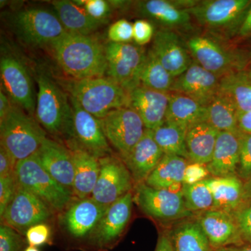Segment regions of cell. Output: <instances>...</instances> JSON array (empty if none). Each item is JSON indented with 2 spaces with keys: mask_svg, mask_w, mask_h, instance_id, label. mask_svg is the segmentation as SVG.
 <instances>
[{
  "mask_svg": "<svg viewBox=\"0 0 251 251\" xmlns=\"http://www.w3.org/2000/svg\"><path fill=\"white\" fill-rule=\"evenodd\" d=\"M219 132L208 121L190 126L186 133L188 160L206 166L211 161Z\"/></svg>",
  "mask_w": 251,
  "mask_h": 251,
  "instance_id": "4316f807",
  "label": "cell"
},
{
  "mask_svg": "<svg viewBox=\"0 0 251 251\" xmlns=\"http://www.w3.org/2000/svg\"><path fill=\"white\" fill-rule=\"evenodd\" d=\"M237 121L239 131L251 134V111L238 112Z\"/></svg>",
  "mask_w": 251,
  "mask_h": 251,
  "instance_id": "c3c4849f",
  "label": "cell"
},
{
  "mask_svg": "<svg viewBox=\"0 0 251 251\" xmlns=\"http://www.w3.org/2000/svg\"><path fill=\"white\" fill-rule=\"evenodd\" d=\"M237 35L243 38L251 37V5L239 27Z\"/></svg>",
  "mask_w": 251,
  "mask_h": 251,
  "instance_id": "681fc988",
  "label": "cell"
},
{
  "mask_svg": "<svg viewBox=\"0 0 251 251\" xmlns=\"http://www.w3.org/2000/svg\"><path fill=\"white\" fill-rule=\"evenodd\" d=\"M108 208L92 198L79 200L68 207L61 221L73 239L79 241L87 239L88 242L91 234Z\"/></svg>",
  "mask_w": 251,
  "mask_h": 251,
  "instance_id": "ffe728a7",
  "label": "cell"
},
{
  "mask_svg": "<svg viewBox=\"0 0 251 251\" xmlns=\"http://www.w3.org/2000/svg\"><path fill=\"white\" fill-rule=\"evenodd\" d=\"M206 173H208L206 166L196 164V163L188 165L183 184H193V183L204 179L203 176H205Z\"/></svg>",
  "mask_w": 251,
  "mask_h": 251,
  "instance_id": "7dc6e473",
  "label": "cell"
},
{
  "mask_svg": "<svg viewBox=\"0 0 251 251\" xmlns=\"http://www.w3.org/2000/svg\"><path fill=\"white\" fill-rule=\"evenodd\" d=\"M1 145L18 161L32 156L46 139V133L30 116L16 105L0 120Z\"/></svg>",
  "mask_w": 251,
  "mask_h": 251,
  "instance_id": "277c9868",
  "label": "cell"
},
{
  "mask_svg": "<svg viewBox=\"0 0 251 251\" xmlns=\"http://www.w3.org/2000/svg\"><path fill=\"white\" fill-rule=\"evenodd\" d=\"M251 5V0H205L198 1L187 11L211 32L233 36L237 34Z\"/></svg>",
  "mask_w": 251,
  "mask_h": 251,
  "instance_id": "5b68a950",
  "label": "cell"
},
{
  "mask_svg": "<svg viewBox=\"0 0 251 251\" xmlns=\"http://www.w3.org/2000/svg\"><path fill=\"white\" fill-rule=\"evenodd\" d=\"M239 232L245 244H251V200L244 201L232 211Z\"/></svg>",
  "mask_w": 251,
  "mask_h": 251,
  "instance_id": "f35d334b",
  "label": "cell"
},
{
  "mask_svg": "<svg viewBox=\"0 0 251 251\" xmlns=\"http://www.w3.org/2000/svg\"><path fill=\"white\" fill-rule=\"evenodd\" d=\"M133 201L134 197L129 192L108 206L89 237V245L97 251L115 247L131 218Z\"/></svg>",
  "mask_w": 251,
  "mask_h": 251,
  "instance_id": "7c38bea8",
  "label": "cell"
},
{
  "mask_svg": "<svg viewBox=\"0 0 251 251\" xmlns=\"http://www.w3.org/2000/svg\"><path fill=\"white\" fill-rule=\"evenodd\" d=\"M251 200V178L248 181L244 182V187H243V196L242 201H250Z\"/></svg>",
  "mask_w": 251,
  "mask_h": 251,
  "instance_id": "db71d44e",
  "label": "cell"
},
{
  "mask_svg": "<svg viewBox=\"0 0 251 251\" xmlns=\"http://www.w3.org/2000/svg\"><path fill=\"white\" fill-rule=\"evenodd\" d=\"M54 12L67 32L90 35L103 25L87 14L83 8L74 1L59 0L52 1Z\"/></svg>",
  "mask_w": 251,
  "mask_h": 251,
  "instance_id": "83f0119b",
  "label": "cell"
},
{
  "mask_svg": "<svg viewBox=\"0 0 251 251\" xmlns=\"http://www.w3.org/2000/svg\"><path fill=\"white\" fill-rule=\"evenodd\" d=\"M99 122L105 138L122 161L141 139L146 128L141 117L130 107L112 110Z\"/></svg>",
  "mask_w": 251,
  "mask_h": 251,
  "instance_id": "30bf717a",
  "label": "cell"
},
{
  "mask_svg": "<svg viewBox=\"0 0 251 251\" xmlns=\"http://www.w3.org/2000/svg\"><path fill=\"white\" fill-rule=\"evenodd\" d=\"M163 156L164 153L153 138V130L145 128L141 139L123 162L133 181L140 184L148 179Z\"/></svg>",
  "mask_w": 251,
  "mask_h": 251,
  "instance_id": "603a6c76",
  "label": "cell"
},
{
  "mask_svg": "<svg viewBox=\"0 0 251 251\" xmlns=\"http://www.w3.org/2000/svg\"><path fill=\"white\" fill-rule=\"evenodd\" d=\"M134 201L146 215L164 222L184 220L193 214L186 208L181 191L157 189L145 182L137 185Z\"/></svg>",
  "mask_w": 251,
  "mask_h": 251,
  "instance_id": "8fae6325",
  "label": "cell"
},
{
  "mask_svg": "<svg viewBox=\"0 0 251 251\" xmlns=\"http://www.w3.org/2000/svg\"><path fill=\"white\" fill-rule=\"evenodd\" d=\"M184 43L194 62L221 78L244 71L246 64L242 55L216 36L194 34Z\"/></svg>",
  "mask_w": 251,
  "mask_h": 251,
  "instance_id": "52a82bcc",
  "label": "cell"
},
{
  "mask_svg": "<svg viewBox=\"0 0 251 251\" xmlns=\"http://www.w3.org/2000/svg\"><path fill=\"white\" fill-rule=\"evenodd\" d=\"M133 24L126 19L113 23L109 27L108 36L110 42L128 44L133 40Z\"/></svg>",
  "mask_w": 251,
  "mask_h": 251,
  "instance_id": "b9f144b4",
  "label": "cell"
},
{
  "mask_svg": "<svg viewBox=\"0 0 251 251\" xmlns=\"http://www.w3.org/2000/svg\"><path fill=\"white\" fill-rule=\"evenodd\" d=\"M133 41L143 46L153 39L155 31L152 23L146 19L137 20L133 24Z\"/></svg>",
  "mask_w": 251,
  "mask_h": 251,
  "instance_id": "ee69618b",
  "label": "cell"
},
{
  "mask_svg": "<svg viewBox=\"0 0 251 251\" xmlns=\"http://www.w3.org/2000/svg\"><path fill=\"white\" fill-rule=\"evenodd\" d=\"M239 163L237 176L244 182L251 178V134L239 132Z\"/></svg>",
  "mask_w": 251,
  "mask_h": 251,
  "instance_id": "74e56055",
  "label": "cell"
},
{
  "mask_svg": "<svg viewBox=\"0 0 251 251\" xmlns=\"http://www.w3.org/2000/svg\"><path fill=\"white\" fill-rule=\"evenodd\" d=\"M17 160L0 145V177L12 176L16 174Z\"/></svg>",
  "mask_w": 251,
  "mask_h": 251,
  "instance_id": "bcb514c9",
  "label": "cell"
},
{
  "mask_svg": "<svg viewBox=\"0 0 251 251\" xmlns=\"http://www.w3.org/2000/svg\"><path fill=\"white\" fill-rule=\"evenodd\" d=\"M181 191L186 208L193 214L210 210L212 208L213 197L209 178L193 184H183Z\"/></svg>",
  "mask_w": 251,
  "mask_h": 251,
  "instance_id": "8d00e7d4",
  "label": "cell"
},
{
  "mask_svg": "<svg viewBox=\"0 0 251 251\" xmlns=\"http://www.w3.org/2000/svg\"><path fill=\"white\" fill-rule=\"evenodd\" d=\"M213 197L211 209L232 213L242 204L244 181L237 176L209 178Z\"/></svg>",
  "mask_w": 251,
  "mask_h": 251,
  "instance_id": "4dcf8cb0",
  "label": "cell"
},
{
  "mask_svg": "<svg viewBox=\"0 0 251 251\" xmlns=\"http://www.w3.org/2000/svg\"><path fill=\"white\" fill-rule=\"evenodd\" d=\"M74 1L83 8L89 16L100 22L106 23L111 14L110 1L104 0H79Z\"/></svg>",
  "mask_w": 251,
  "mask_h": 251,
  "instance_id": "ab89813d",
  "label": "cell"
},
{
  "mask_svg": "<svg viewBox=\"0 0 251 251\" xmlns=\"http://www.w3.org/2000/svg\"><path fill=\"white\" fill-rule=\"evenodd\" d=\"M63 88L84 110L99 120L115 109L130 107V94L109 77L70 78Z\"/></svg>",
  "mask_w": 251,
  "mask_h": 251,
  "instance_id": "7a4b0ae2",
  "label": "cell"
},
{
  "mask_svg": "<svg viewBox=\"0 0 251 251\" xmlns=\"http://www.w3.org/2000/svg\"><path fill=\"white\" fill-rule=\"evenodd\" d=\"M221 90L233 100L238 112L251 111V76L241 71L221 78Z\"/></svg>",
  "mask_w": 251,
  "mask_h": 251,
  "instance_id": "e575fe53",
  "label": "cell"
},
{
  "mask_svg": "<svg viewBox=\"0 0 251 251\" xmlns=\"http://www.w3.org/2000/svg\"><path fill=\"white\" fill-rule=\"evenodd\" d=\"M36 82L38 121L51 134L67 135L72 140L73 110L69 97L44 73L38 74Z\"/></svg>",
  "mask_w": 251,
  "mask_h": 251,
  "instance_id": "3957f363",
  "label": "cell"
},
{
  "mask_svg": "<svg viewBox=\"0 0 251 251\" xmlns=\"http://www.w3.org/2000/svg\"><path fill=\"white\" fill-rule=\"evenodd\" d=\"M221 90V77L193 60L186 72L175 78L171 92L183 94L207 106Z\"/></svg>",
  "mask_w": 251,
  "mask_h": 251,
  "instance_id": "e0dca14e",
  "label": "cell"
},
{
  "mask_svg": "<svg viewBox=\"0 0 251 251\" xmlns=\"http://www.w3.org/2000/svg\"><path fill=\"white\" fill-rule=\"evenodd\" d=\"M154 251H175L166 232L160 234Z\"/></svg>",
  "mask_w": 251,
  "mask_h": 251,
  "instance_id": "816d5d0a",
  "label": "cell"
},
{
  "mask_svg": "<svg viewBox=\"0 0 251 251\" xmlns=\"http://www.w3.org/2000/svg\"><path fill=\"white\" fill-rule=\"evenodd\" d=\"M136 10L143 17L158 23L163 29H188L192 16L175 1L147 0L136 2Z\"/></svg>",
  "mask_w": 251,
  "mask_h": 251,
  "instance_id": "cb8c5ba5",
  "label": "cell"
},
{
  "mask_svg": "<svg viewBox=\"0 0 251 251\" xmlns=\"http://www.w3.org/2000/svg\"><path fill=\"white\" fill-rule=\"evenodd\" d=\"M25 235L29 246L37 247L49 242L50 230L47 225L42 223L29 227Z\"/></svg>",
  "mask_w": 251,
  "mask_h": 251,
  "instance_id": "f6af8a7d",
  "label": "cell"
},
{
  "mask_svg": "<svg viewBox=\"0 0 251 251\" xmlns=\"http://www.w3.org/2000/svg\"><path fill=\"white\" fill-rule=\"evenodd\" d=\"M175 78L150 49L147 52L140 75V85L158 92L171 93Z\"/></svg>",
  "mask_w": 251,
  "mask_h": 251,
  "instance_id": "d590c367",
  "label": "cell"
},
{
  "mask_svg": "<svg viewBox=\"0 0 251 251\" xmlns=\"http://www.w3.org/2000/svg\"><path fill=\"white\" fill-rule=\"evenodd\" d=\"M25 251H39V249L35 247H32V246H29L26 248L25 250Z\"/></svg>",
  "mask_w": 251,
  "mask_h": 251,
  "instance_id": "11a10c76",
  "label": "cell"
},
{
  "mask_svg": "<svg viewBox=\"0 0 251 251\" xmlns=\"http://www.w3.org/2000/svg\"><path fill=\"white\" fill-rule=\"evenodd\" d=\"M151 50L175 77L186 72L193 62L184 41L171 29L163 28L155 33Z\"/></svg>",
  "mask_w": 251,
  "mask_h": 251,
  "instance_id": "d6986e66",
  "label": "cell"
},
{
  "mask_svg": "<svg viewBox=\"0 0 251 251\" xmlns=\"http://www.w3.org/2000/svg\"><path fill=\"white\" fill-rule=\"evenodd\" d=\"M1 84L13 103L33 115L36 99L27 69L14 56L4 55L0 61Z\"/></svg>",
  "mask_w": 251,
  "mask_h": 251,
  "instance_id": "9a60e30c",
  "label": "cell"
},
{
  "mask_svg": "<svg viewBox=\"0 0 251 251\" xmlns=\"http://www.w3.org/2000/svg\"><path fill=\"white\" fill-rule=\"evenodd\" d=\"M25 242L14 228L1 225L0 227V251H25Z\"/></svg>",
  "mask_w": 251,
  "mask_h": 251,
  "instance_id": "60d3db41",
  "label": "cell"
},
{
  "mask_svg": "<svg viewBox=\"0 0 251 251\" xmlns=\"http://www.w3.org/2000/svg\"><path fill=\"white\" fill-rule=\"evenodd\" d=\"M239 133L219 132L211 161L206 166L208 173L213 177L237 176L239 163Z\"/></svg>",
  "mask_w": 251,
  "mask_h": 251,
  "instance_id": "d4e9b609",
  "label": "cell"
},
{
  "mask_svg": "<svg viewBox=\"0 0 251 251\" xmlns=\"http://www.w3.org/2000/svg\"><path fill=\"white\" fill-rule=\"evenodd\" d=\"M196 221L214 251L245 244L232 213L210 209L199 213Z\"/></svg>",
  "mask_w": 251,
  "mask_h": 251,
  "instance_id": "ac0fdd59",
  "label": "cell"
},
{
  "mask_svg": "<svg viewBox=\"0 0 251 251\" xmlns=\"http://www.w3.org/2000/svg\"><path fill=\"white\" fill-rule=\"evenodd\" d=\"M73 110V137L70 143L101 158L110 156V149L100 122L69 97Z\"/></svg>",
  "mask_w": 251,
  "mask_h": 251,
  "instance_id": "2e32d148",
  "label": "cell"
},
{
  "mask_svg": "<svg viewBox=\"0 0 251 251\" xmlns=\"http://www.w3.org/2000/svg\"><path fill=\"white\" fill-rule=\"evenodd\" d=\"M129 94L130 108L140 115L145 128L153 130L165 123L170 93L140 85Z\"/></svg>",
  "mask_w": 251,
  "mask_h": 251,
  "instance_id": "44dd1931",
  "label": "cell"
},
{
  "mask_svg": "<svg viewBox=\"0 0 251 251\" xmlns=\"http://www.w3.org/2000/svg\"><path fill=\"white\" fill-rule=\"evenodd\" d=\"M11 99L1 90L0 92V120L4 118L14 107V104L11 103Z\"/></svg>",
  "mask_w": 251,
  "mask_h": 251,
  "instance_id": "f907efd6",
  "label": "cell"
},
{
  "mask_svg": "<svg viewBox=\"0 0 251 251\" xmlns=\"http://www.w3.org/2000/svg\"><path fill=\"white\" fill-rule=\"evenodd\" d=\"M146 54L140 46L109 42L105 46L108 77L130 93L140 85V75Z\"/></svg>",
  "mask_w": 251,
  "mask_h": 251,
  "instance_id": "9c48e42d",
  "label": "cell"
},
{
  "mask_svg": "<svg viewBox=\"0 0 251 251\" xmlns=\"http://www.w3.org/2000/svg\"><path fill=\"white\" fill-rule=\"evenodd\" d=\"M16 174L12 176L0 177V216H3L10 203L14 199L17 189Z\"/></svg>",
  "mask_w": 251,
  "mask_h": 251,
  "instance_id": "7bdbcfd3",
  "label": "cell"
},
{
  "mask_svg": "<svg viewBox=\"0 0 251 251\" xmlns=\"http://www.w3.org/2000/svg\"><path fill=\"white\" fill-rule=\"evenodd\" d=\"M52 48L57 64L71 78L103 77L106 74L105 46L94 36L67 32Z\"/></svg>",
  "mask_w": 251,
  "mask_h": 251,
  "instance_id": "6da1fadb",
  "label": "cell"
},
{
  "mask_svg": "<svg viewBox=\"0 0 251 251\" xmlns=\"http://www.w3.org/2000/svg\"><path fill=\"white\" fill-rule=\"evenodd\" d=\"M207 106L183 94L170 93L166 122L188 128L198 122L207 121Z\"/></svg>",
  "mask_w": 251,
  "mask_h": 251,
  "instance_id": "f1b7e54d",
  "label": "cell"
},
{
  "mask_svg": "<svg viewBox=\"0 0 251 251\" xmlns=\"http://www.w3.org/2000/svg\"><path fill=\"white\" fill-rule=\"evenodd\" d=\"M247 72L248 73V74H249V75H250V76H251V64L250 71H249V72Z\"/></svg>",
  "mask_w": 251,
  "mask_h": 251,
  "instance_id": "9f6ffc18",
  "label": "cell"
},
{
  "mask_svg": "<svg viewBox=\"0 0 251 251\" xmlns=\"http://www.w3.org/2000/svg\"><path fill=\"white\" fill-rule=\"evenodd\" d=\"M16 176L20 186L41 198L52 210L62 211L72 201V190L59 184L45 171L36 152L17 162Z\"/></svg>",
  "mask_w": 251,
  "mask_h": 251,
  "instance_id": "8992f818",
  "label": "cell"
},
{
  "mask_svg": "<svg viewBox=\"0 0 251 251\" xmlns=\"http://www.w3.org/2000/svg\"><path fill=\"white\" fill-rule=\"evenodd\" d=\"M99 163L100 173L92 198L108 207L130 192L134 181L122 160L108 156L99 158Z\"/></svg>",
  "mask_w": 251,
  "mask_h": 251,
  "instance_id": "4fadbf2b",
  "label": "cell"
},
{
  "mask_svg": "<svg viewBox=\"0 0 251 251\" xmlns=\"http://www.w3.org/2000/svg\"><path fill=\"white\" fill-rule=\"evenodd\" d=\"M13 26L20 39L31 47H52L67 33L55 13L40 8L19 11Z\"/></svg>",
  "mask_w": 251,
  "mask_h": 251,
  "instance_id": "ba28073f",
  "label": "cell"
},
{
  "mask_svg": "<svg viewBox=\"0 0 251 251\" xmlns=\"http://www.w3.org/2000/svg\"><path fill=\"white\" fill-rule=\"evenodd\" d=\"M36 155L45 171L59 184L73 191L74 164L71 150L46 138Z\"/></svg>",
  "mask_w": 251,
  "mask_h": 251,
  "instance_id": "7402d4cb",
  "label": "cell"
},
{
  "mask_svg": "<svg viewBox=\"0 0 251 251\" xmlns=\"http://www.w3.org/2000/svg\"><path fill=\"white\" fill-rule=\"evenodd\" d=\"M187 129L186 127L165 122L153 130V138L164 154L175 155L188 160L186 148Z\"/></svg>",
  "mask_w": 251,
  "mask_h": 251,
  "instance_id": "836d02e7",
  "label": "cell"
},
{
  "mask_svg": "<svg viewBox=\"0 0 251 251\" xmlns=\"http://www.w3.org/2000/svg\"><path fill=\"white\" fill-rule=\"evenodd\" d=\"M207 121L219 131L239 133L238 110L232 99L220 90L215 98L207 105Z\"/></svg>",
  "mask_w": 251,
  "mask_h": 251,
  "instance_id": "d6a6232c",
  "label": "cell"
},
{
  "mask_svg": "<svg viewBox=\"0 0 251 251\" xmlns=\"http://www.w3.org/2000/svg\"><path fill=\"white\" fill-rule=\"evenodd\" d=\"M52 214V209L41 198L18 184L14 199L1 221L12 228L27 232L31 226L50 219Z\"/></svg>",
  "mask_w": 251,
  "mask_h": 251,
  "instance_id": "5bb4252c",
  "label": "cell"
},
{
  "mask_svg": "<svg viewBox=\"0 0 251 251\" xmlns=\"http://www.w3.org/2000/svg\"><path fill=\"white\" fill-rule=\"evenodd\" d=\"M188 165L187 159L183 157L164 154L145 183L157 189L171 190L183 184Z\"/></svg>",
  "mask_w": 251,
  "mask_h": 251,
  "instance_id": "f546056e",
  "label": "cell"
},
{
  "mask_svg": "<svg viewBox=\"0 0 251 251\" xmlns=\"http://www.w3.org/2000/svg\"><path fill=\"white\" fill-rule=\"evenodd\" d=\"M74 164L73 193L80 200L92 196L99 173V159L76 145H71Z\"/></svg>",
  "mask_w": 251,
  "mask_h": 251,
  "instance_id": "484cf974",
  "label": "cell"
},
{
  "mask_svg": "<svg viewBox=\"0 0 251 251\" xmlns=\"http://www.w3.org/2000/svg\"><path fill=\"white\" fill-rule=\"evenodd\" d=\"M214 251H251V244H244L242 245L230 246Z\"/></svg>",
  "mask_w": 251,
  "mask_h": 251,
  "instance_id": "f5cc1de1",
  "label": "cell"
},
{
  "mask_svg": "<svg viewBox=\"0 0 251 251\" xmlns=\"http://www.w3.org/2000/svg\"><path fill=\"white\" fill-rule=\"evenodd\" d=\"M166 233L175 251H214L196 220L179 223Z\"/></svg>",
  "mask_w": 251,
  "mask_h": 251,
  "instance_id": "1f68e13d",
  "label": "cell"
}]
</instances>
